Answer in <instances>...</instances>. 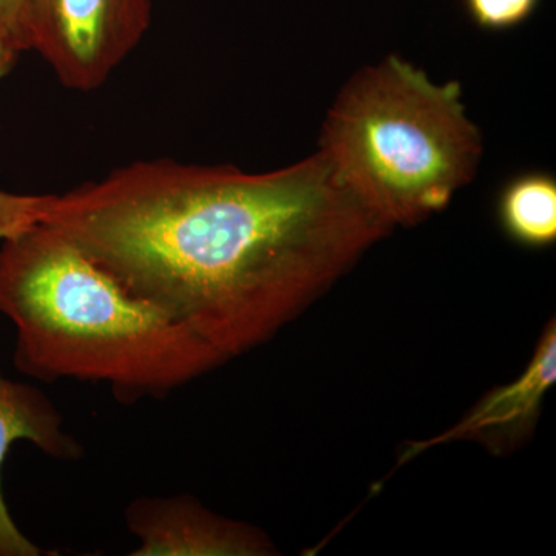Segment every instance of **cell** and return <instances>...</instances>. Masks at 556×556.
I'll list each match as a JSON object with an SVG mask.
<instances>
[{
  "mask_svg": "<svg viewBox=\"0 0 556 556\" xmlns=\"http://www.w3.org/2000/svg\"><path fill=\"white\" fill-rule=\"evenodd\" d=\"M471 21L482 30L506 31L525 24L540 0H464Z\"/></svg>",
  "mask_w": 556,
  "mask_h": 556,
  "instance_id": "30bf717a",
  "label": "cell"
},
{
  "mask_svg": "<svg viewBox=\"0 0 556 556\" xmlns=\"http://www.w3.org/2000/svg\"><path fill=\"white\" fill-rule=\"evenodd\" d=\"M139 546L134 556H265L269 538L208 510L190 496L141 497L126 510Z\"/></svg>",
  "mask_w": 556,
  "mask_h": 556,
  "instance_id": "5b68a950",
  "label": "cell"
},
{
  "mask_svg": "<svg viewBox=\"0 0 556 556\" xmlns=\"http://www.w3.org/2000/svg\"><path fill=\"white\" fill-rule=\"evenodd\" d=\"M318 150L394 228L419 225L448 206L477 174L482 137L459 83H433L391 54L343 87Z\"/></svg>",
  "mask_w": 556,
  "mask_h": 556,
  "instance_id": "3957f363",
  "label": "cell"
},
{
  "mask_svg": "<svg viewBox=\"0 0 556 556\" xmlns=\"http://www.w3.org/2000/svg\"><path fill=\"white\" fill-rule=\"evenodd\" d=\"M0 313L16 328V367L46 382L87 380L124 399L164 396L225 364L46 223L2 240Z\"/></svg>",
  "mask_w": 556,
  "mask_h": 556,
  "instance_id": "7a4b0ae2",
  "label": "cell"
},
{
  "mask_svg": "<svg viewBox=\"0 0 556 556\" xmlns=\"http://www.w3.org/2000/svg\"><path fill=\"white\" fill-rule=\"evenodd\" d=\"M42 223L225 362L277 334L393 229L320 150L265 174L137 161L54 195Z\"/></svg>",
  "mask_w": 556,
  "mask_h": 556,
  "instance_id": "6da1fadb",
  "label": "cell"
},
{
  "mask_svg": "<svg viewBox=\"0 0 556 556\" xmlns=\"http://www.w3.org/2000/svg\"><path fill=\"white\" fill-rule=\"evenodd\" d=\"M54 195H24L0 190V241L39 225L49 214Z\"/></svg>",
  "mask_w": 556,
  "mask_h": 556,
  "instance_id": "9c48e42d",
  "label": "cell"
},
{
  "mask_svg": "<svg viewBox=\"0 0 556 556\" xmlns=\"http://www.w3.org/2000/svg\"><path fill=\"white\" fill-rule=\"evenodd\" d=\"M28 441L51 457L78 459L83 448L64 431V419L38 388L13 382L0 375V473L11 445ZM42 548L21 532L11 518L0 484V556H39Z\"/></svg>",
  "mask_w": 556,
  "mask_h": 556,
  "instance_id": "52a82bcc",
  "label": "cell"
},
{
  "mask_svg": "<svg viewBox=\"0 0 556 556\" xmlns=\"http://www.w3.org/2000/svg\"><path fill=\"white\" fill-rule=\"evenodd\" d=\"M30 0H0V28L9 30L17 36L24 47V35H22V25H24L25 13H27Z\"/></svg>",
  "mask_w": 556,
  "mask_h": 556,
  "instance_id": "8fae6325",
  "label": "cell"
},
{
  "mask_svg": "<svg viewBox=\"0 0 556 556\" xmlns=\"http://www.w3.org/2000/svg\"><path fill=\"white\" fill-rule=\"evenodd\" d=\"M501 228L515 243L541 249L556 240V181L543 172L510 179L497 200Z\"/></svg>",
  "mask_w": 556,
  "mask_h": 556,
  "instance_id": "ba28073f",
  "label": "cell"
},
{
  "mask_svg": "<svg viewBox=\"0 0 556 556\" xmlns=\"http://www.w3.org/2000/svg\"><path fill=\"white\" fill-rule=\"evenodd\" d=\"M555 380L556 328L555 320H552L517 379L486 393L459 422L438 437L412 442L402 452L399 466L427 450L457 441L478 442L490 452L497 453L518 447L535 428L541 405Z\"/></svg>",
  "mask_w": 556,
  "mask_h": 556,
  "instance_id": "8992f818",
  "label": "cell"
},
{
  "mask_svg": "<svg viewBox=\"0 0 556 556\" xmlns=\"http://www.w3.org/2000/svg\"><path fill=\"white\" fill-rule=\"evenodd\" d=\"M152 24V0H30L22 35L62 86L94 91L137 49Z\"/></svg>",
  "mask_w": 556,
  "mask_h": 556,
  "instance_id": "277c9868",
  "label": "cell"
},
{
  "mask_svg": "<svg viewBox=\"0 0 556 556\" xmlns=\"http://www.w3.org/2000/svg\"><path fill=\"white\" fill-rule=\"evenodd\" d=\"M22 51L25 50L17 36L0 28V78H3L14 67Z\"/></svg>",
  "mask_w": 556,
  "mask_h": 556,
  "instance_id": "7c38bea8",
  "label": "cell"
}]
</instances>
